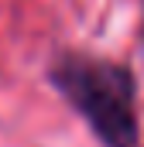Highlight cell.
Masks as SVG:
<instances>
[{
    "mask_svg": "<svg viewBox=\"0 0 144 147\" xmlns=\"http://www.w3.org/2000/svg\"><path fill=\"white\" fill-rule=\"evenodd\" d=\"M141 45H144V0H141Z\"/></svg>",
    "mask_w": 144,
    "mask_h": 147,
    "instance_id": "2",
    "label": "cell"
},
{
    "mask_svg": "<svg viewBox=\"0 0 144 147\" xmlns=\"http://www.w3.org/2000/svg\"><path fill=\"white\" fill-rule=\"evenodd\" d=\"M48 82L103 147H141L137 79L130 65L65 48L52 58Z\"/></svg>",
    "mask_w": 144,
    "mask_h": 147,
    "instance_id": "1",
    "label": "cell"
}]
</instances>
